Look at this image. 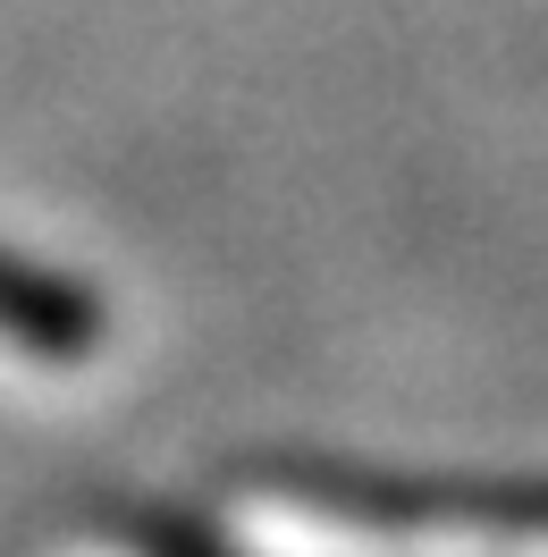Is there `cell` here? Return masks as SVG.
<instances>
[{"instance_id":"cell-1","label":"cell","mask_w":548,"mask_h":557,"mask_svg":"<svg viewBox=\"0 0 548 557\" xmlns=\"http://www.w3.org/2000/svg\"><path fill=\"white\" fill-rule=\"evenodd\" d=\"M0 338L17 355H42V363H76V355H94L110 338V313L85 278L0 245Z\"/></svg>"},{"instance_id":"cell-2","label":"cell","mask_w":548,"mask_h":557,"mask_svg":"<svg viewBox=\"0 0 548 557\" xmlns=\"http://www.w3.org/2000/svg\"><path fill=\"white\" fill-rule=\"evenodd\" d=\"M144 549H152V557H220L211 541H195V532H177V523H144Z\"/></svg>"}]
</instances>
